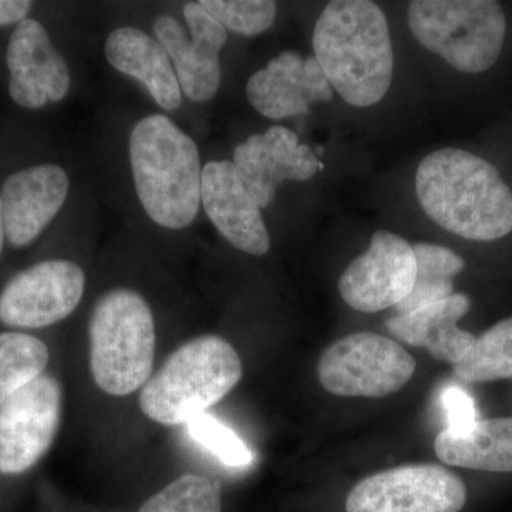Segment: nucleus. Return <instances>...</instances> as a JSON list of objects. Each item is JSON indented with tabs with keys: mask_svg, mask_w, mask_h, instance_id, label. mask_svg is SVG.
<instances>
[{
	"mask_svg": "<svg viewBox=\"0 0 512 512\" xmlns=\"http://www.w3.org/2000/svg\"><path fill=\"white\" fill-rule=\"evenodd\" d=\"M416 192L424 212L451 234L470 241H495L512 232V190L493 164L443 148L421 161Z\"/></svg>",
	"mask_w": 512,
	"mask_h": 512,
	"instance_id": "obj_1",
	"label": "nucleus"
},
{
	"mask_svg": "<svg viewBox=\"0 0 512 512\" xmlns=\"http://www.w3.org/2000/svg\"><path fill=\"white\" fill-rule=\"evenodd\" d=\"M313 50L346 103L370 107L389 92L394 55L383 10L369 0H335L320 13Z\"/></svg>",
	"mask_w": 512,
	"mask_h": 512,
	"instance_id": "obj_2",
	"label": "nucleus"
},
{
	"mask_svg": "<svg viewBox=\"0 0 512 512\" xmlns=\"http://www.w3.org/2000/svg\"><path fill=\"white\" fill-rule=\"evenodd\" d=\"M130 163L148 217L168 229L191 225L201 205L202 168L195 141L163 114L144 117L131 131Z\"/></svg>",
	"mask_w": 512,
	"mask_h": 512,
	"instance_id": "obj_3",
	"label": "nucleus"
},
{
	"mask_svg": "<svg viewBox=\"0 0 512 512\" xmlns=\"http://www.w3.org/2000/svg\"><path fill=\"white\" fill-rule=\"evenodd\" d=\"M242 377L234 346L217 335L200 336L175 350L141 389L140 407L164 426L187 424L220 402Z\"/></svg>",
	"mask_w": 512,
	"mask_h": 512,
	"instance_id": "obj_4",
	"label": "nucleus"
},
{
	"mask_svg": "<svg viewBox=\"0 0 512 512\" xmlns=\"http://www.w3.org/2000/svg\"><path fill=\"white\" fill-rule=\"evenodd\" d=\"M94 382L111 396H128L150 379L156 325L146 299L130 289L101 296L89 323Z\"/></svg>",
	"mask_w": 512,
	"mask_h": 512,
	"instance_id": "obj_5",
	"label": "nucleus"
},
{
	"mask_svg": "<svg viewBox=\"0 0 512 512\" xmlns=\"http://www.w3.org/2000/svg\"><path fill=\"white\" fill-rule=\"evenodd\" d=\"M407 19L420 45L458 72H487L503 50L507 20L494 0H416Z\"/></svg>",
	"mask_w": 512,
	"mask_h": 512,
	"instance_id": "obj_6",
	"label": "nucleus"
},
{
	"mask_svg": "<svg viewBox=\"0 0 512 512\" xmlns=\"http://www.w3.org/2000/svg\"><path fill=\"white\" fill-rule=\"evenodd\" d=\"M416 372V360L399 343L362 332L333 343L319 360L320 383L343 397L390 396L403 389Z\"/></svg>",
	"mask_w": 512,
	"mask_h": 512,
	"instance_id": "obj_7",
	"label": "nucleus"
},
{
	"mask_svg": "<svg viewBox=\"0 0 512 512\" xmlns=\"http://www.w3.org/2000/svg\"><path fill=\"white\" fill-rule=\"evenodd\" d=\"M467 501L463 480L433 464L392 468L357 483L346 512H460Z\"/></svg>",
	"mask_w": 512,
	"mask_h": 512,
	"instance_id": "obj_8",
	"label": "nucleus"
},
{
	"mask_svg": "<svg viewBox=\"0 0 512 512\" xmlns=\"http://www.w3.org/2000/svg\"><path fill=\"white\" fill-rule=\"evenodd\" d=\"M62 402V386L43 373L0 406V473H25L46 456L59 431Z\"/></svg>",
	"mask_w": 512,
	"mask_h": 512,
	"instance_id": "obj_9",
	"label": "nucleus"
},
{
	"mask_svg": "<svg viewBox=\"0 0 512 512\" xmlns=\"http://www.w3.org/2000/svg\"><path fill=\"white\" fill-rule=\"evenodd\" d=\"M86 275L66 259H49L19 272L0 293V322L40 329L72 315L82 301Z\"/></svg>",
	"mask_w": 512,
	"mask_h": 512,
	"instance_id": "obj_10",
	"label": "nucleus"
},
{
	"mask_svg": "<svg viewBox=\"0 0 512 512\" xmlns=\"http://www.w3.org/2000/svg\"><path fill=\"white\" fill-rule=\"evenodd\" d=\"M183 13L191 37L170 15L157 16L154 33L174 64L185 96L195 103H205L220 89V53L227 43V30L202 8L200 2L185 3Z\"/></svg>",
	"mask_w": 512,
	"mask_h": 512,
	"instance_id": "obj_11",
	"label": "nucleus"
},
{
	"mask_svg": "<svg viewBox=\"0 0 512 512\" xmlns=\"http://www.w3.org/2000/svg\"><path fill=\"white\" fill-rule=\"evenodd\" d=\"M413 245L390 231H376L369 249L339 281L343 301L359 312L376 313L406 299L416 279Z\"/></svg>",
	"mask_w": 512,
	"mask_h": 512,
	"instance_id": "obj_12",
	"label": "nucleus"
},
{
	"mask_svg": "<svg viewBox=\"0 0 512 512\" xmlns=\"http://www.w3.org/2000/svg\"><path fill=\"white\" fill-rule=\"evenodd\" d=\"M6 63L9 93L25 109H40L47 101L63 100L70 89V69L53 47L42 23L26 18L10 36Z\"/></svg>",
	"mask_w": 512,
	"mask_h": 512,
	"instance_id": "obj_13",
	"label": "nucleus"
},
{
	"mask_svg": "<svg viewBox=\"0 0 512 512\" xmlns=\"http://www.w3.org/2000/svg\"><path fill=\"white\" fill-rule=\"evenodd\" d=\"M239 177L258 207L274 201L276 190L285 181H308L319 168L318 158L289 128L275 126L264 134H254L239 144L234 153Z\"/></svg>",
	"mask_w": 512,
	"mask_h": 512,
	"instance_id": "obj_14",
	"label": "nucleus"
},
{
	"mask_svg": "<svg viewBox=\"0 0 512 512\" xmlns=\"http://www.w3.org/2000/svg\"><path fill=\"white\" fill-rule=\"evenodd\" d=\"M69 175L55 164L25 168L9 175L0 190L5 234L15 248L28 247L62 210Z\"/></svg>",
	"mask_w": 512,
	"mask_h": 512,
	"instance_id": "obj_15",
	"label": "nucleus"
},
{
	"mask_svg": "<svg viewBox=\"0 0 512 512\" xmlns=\"http://www.w3.org/2000/svg\"><path fill=\"white\" fill-rule=\"evenodd\" d=\"M201 202L214 227L235 248L262 256L271 238L261 208L242 183L232 161H210L202 168Z\"/></svg>",
	"mask_w": 512,
	"mask_h": 512,
	"instance_id": "obj_16",
	"label": "nucleus"
},
{
	"mask_svg": "<svg viewBox=\"0 0 512 512\" xmlns=\"http://www.w3.org/2000/svg\"><path fill=\"white\" fill-rule=\"evenodd\" d=\"M247 96L266 119L281 120L308 113L311 104L332 100L333 92L315 56L284 52L252 74Z\"/></svg>",
	"mask_w": 512,
	"mask_h": 512,
	"instance_id": "obj_17",
	"label": "nucleus"
},
{
	"mask_svg": "<svg viewBox=\"0 0 512 512\" xmlns=\"http://www.w3.org/2000/svg\"><path fill=\"white\" fill-rule=\"evenodd\" d=\"M470 308L467 295L454 293L407 315L393 316L387 329L407 345L426 348L437 360L454 366L468 355L477 340L473 333L458 328V320Z\"/></svg>",
	"mask_w": 512,
	"mask_h": 512,
	"instance_id": "obj_18",
	"label": "nucleus"
},
{
	"mask_svg": "<svg viewBox=\"0 0 512 512\" xmlns=\"http://www.w3.org/2000/svg\"><path fill=\"white\" fill-rule=\"evenodd\" d=\"M104 52L114 69L143 83L158 106L168 111L181 106L177 74L157 39L140 29L119 28L107 39Z\"/></svg>",
	"mask_w": 512,
	"mask_h": 512,
	"instance_id": "obj_19",
	"label": "nucleus"
},
{
	"mask_svg": "<svg viewBox=\"0 0 512 512\" xmlns=\"http://www.w3.org/2000/svg\"><path fill=\"white\" fill-rule=\"evenodd\" d=\"M434 450L448 466L512 473V417L477 420L461 434L443 430L434 441Z\"/></svg>",
	"mask_w": 512,
	"mask_h": 512,
	"instance_id": "obj_20",
	"label": "nucleus"
},
{
	"mask_svg": "<svg viewBox=\"0 0 512 512\" xmlns=\"http://www.w3.org/2000/svg\"><path fill=\"white\" fill-rule=\"evenodd\" d=\"M416 256V279L404 301L394 306L396 316L407 315L454 295V282L466 262L451 249L433 244L413 245Z\"/></svg>",
	"mask_w": 512,
	"mask_h": 512,
	"instance_id": "obj_21",
	"label": "nucleus"
},
{
	"mask_svg": "<svg viewBox=\"0 0 512 512\" xmlns=\"http://www.w3.org/2000/svg\"><path fill=\"white\" fill-rule=\"evenodd\" d=\"M457 379L487 383L512 377V318L495 323L478 336L473 349L454 365Z\"/></svg>",
	"mask_w": 512,
	"mask_h": 512,
	"instance_id": "obj_22",
	"label": "nucleus"
},
{
	"mask_svg": "<svg viewBox=\"0 0 512 512\" xmlns=\"http://www.w3.org/2000/svg\"><path fill=\"white\" fill-rule=\"evenodd\" d=\"M49 349L26 333H0V406L45 372Z\"/></svg>",
	"mask_w": 512,
	"mask_h": 512,
	"instance_id": "obj_23",
	"label": "nucleus"
},
{
	"mask_svg": "<svg viewBox=\"0 0 512 512\" xmlns=\"http://www.w3.org/2000/svg\"><path fill=\"white\" fill-rule=\"evenodd\" d=\"M138 512H222L220 481L185 474L153 495Z\"/></svg>",
	"mask_w": 512,
	"mask_h": 512,
	"instance_id": "obj_24",
	"label": "nucleus"
},
{
	"mask_svg": "<svg viewBox=\"0 0 512 512\" xmlns=\"http://www.w3.org/2000/svg\"><path fill=\"white\" fill-rule=\"evenodd\" d=\"M200 5L222 28L239 35H261L275 22L276 3L269 0H201Z\"/></svg>",
	"mask_w": 512,
	"mask_h": 512,
	"instance_id": "obj_25",
	"label": "nucleus"
},
{
	"mask_svg": "<svg viewBox=\"0 0 512 512\" xmlns=\"http://www.w3.org/2000/svg\"><path fill=\"white\" fill-rule=\"evenodd\" d=\"M192 439L207 448L218 460L229 467H247L254 461V454L229 427L220 420L202 413L187 423Z\"/></svg>",
	"mask_w": 512,
	"mask_h": 512,
	"instance_id": "obj_26",
	"label": "nucleus"
},
{
	"mask_svg": "<svg viewBox=\"0 0 512 512\" xmlns=\"http://www.w3.org/2000/svg\"><path fill=\"white\" fill-rule=\"evenodd\" d=\"M441 400L447 413V429L453 433H466L478 420L476 404L460 387H448Z\"/></svg>",
	"mask_w": 512,
	"mask_h": 512,
	"instance_id": "obj_27",
	"label": "nucleus"
},
{
	"mask_svg": "<svg viewBox=\"0 0 512 512\" xmlns=\"http://www.w3.org/2000/svg\"><path fill=\"white\" fill-rule=\"evenodd\" d=\"M32 9L28 0H0V26L13 25L26 19Z\"/></svg>",
	"mask_w": 512,
	"mask_h": 512,
	"instance_id": "obj_28",
	"label": "nucleus"
},
{
	"mask_svg": "<svg viewBox=\"0 0 512 512\" xmlns=\"http://www.w3.org/2000/svg\"><path fill=\"white\" fill-rule=\"evenodd\" d=\"M5 222H3L2 202H0V255H2L3 244H5Z\"/></svg>",
	"mask_w": 512,
	"mask_h": 512,
	"instance_id": "obj_29",
	"label": "nucleus"
}]
</instances>
